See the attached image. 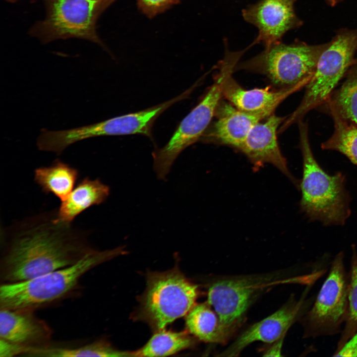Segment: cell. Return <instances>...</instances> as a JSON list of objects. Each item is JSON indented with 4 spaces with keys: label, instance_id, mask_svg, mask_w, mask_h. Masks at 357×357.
Wrapping results in <instances>:
<instances>
[{
    "label": "cell",
    "instance_id": "28",
    "mask_svg": "<svg viewBox=\"0 0 357 357\" xmlns=\"http://www.w3.org/2000/svg\"><path fill=\"white\" fill-rule=\"evenodd\" d=\"M167 0H143L144 2L149 6L159 5L166 2Z\"/></svg>",
    "mask_w": 357,
    "mask_h": 357
},
{
    "label": "cell",
    "instance_id": "17",
    "mask_svg": "<svg viewBox=\"0 0 357 357\" xmlns=\"http://www.w3.org/2000/svg\"><path fill=\"white\" fill-rule=\"evenodd\" d=\"M302 86L275 89L268 86L247 90L242 87L231 75L224 83L223 97L239 110L269 117L285 99Z\"/></svg>",
    "mask_w": 357,
    "mask_h": 357
},
{
    "label": "cell",
    "instance_id": "4",
    "mask_svg": "<svg viewBox=\"0 0 357 357\" xmlns=\"http://www.w3.org/2000/svg\"><path fill=\"white\" fill-rule=\"evenodd\" d=\"M136 317L156 331L187 314L198 295L192 283L177 266L165 272H150Z\"/></svg>",
    "mask_w": 357,
    "mask_h": 357
},
{
    "label": "cell",
    "instance_id": "8",
    "mask_svg": "<svg viewBox=\"0 0 357 357\" xmlns=\"http://www.w3.org/2000/svg\"><path fill=\"white\" fill-rule=\"evenodd\" d=\"M105 0H44L46 16L30 33L43 43L69 38L95 42L97 16Z\"/></svg>",
    "mask_w": 357,
    "mask_h": 357
},
{
    "label": "cell",
    "instance_id": "14",
    "mask_svg": "<svg viewBox=\"0 0 357 357\" xmlns=\"http://www.w3.org/2000/svg\"><path fill=\"white\" fill-rule=\"evenodd\" d=\"M287 117L273 114L256 123L238 150L246 156L254 169L257 170L266 164H270L294 182L277 140L278 128Z\"/></svg>",
    "mask_w": 357,
    "mask_h": 357
},
{
    "label": "cell",
    "instance_id": "23",
    "mask_svg": "<svg viewBox=\"0 0 357 357\" xmlns=\"http://www.w3.org/2000/svg\"><path fill=\"white\" fill-rule=\"evenodd\" d=\"M29 356L37 357H133L132 352L119 351L103 340L75 348H52L48 346L32 349Z\"/></svg>",
    "mask_w": 357,
    "mask_h": 357
},
{
    "label": "cell",
    "instance_id": "5",
    "mask_svg": "<svg viewBox=\"0 0 357 357\" xmlns=\"http://www.w3.org/2000/svg\"><path fill=\"white\" fill-rule=\"evenodd\" d=\"M328 45H288L278 42L265 47L262 52L252 58L238 63L235 71L245 70L262 74L278 88L306 85Z\"/></svg>",
    "mask_w": 357,
    "mask_h": 357
},
{
    "label": "cell",
    "instance_id": "11",
    "mask_svg": "<svg viewBox=\"0 0 357 357\" xmlns=\"http://www.w3.org/2000/svg\"><path fill=\"white\" fill-rule=\"evenodd\" d=\"M262 286V278L242 277L218 281L209 288L207 303L227 336L241 320Z\"/></svg>",
    "mask_w": 357,
    "mask_h": 357
},
{
    "label": "cell",
    "instance_id": "3",
    "mask_svg": "<svg viewBox=\"0 0 357 357\" xmlns=\"http://www.w3.org/2000/svg\"><path fill=\"white\" fill-rule=\"evenodd\" d=\"M298 123L303 158L301 210L325 224H342L349 214L344 177L341 174L329 175L321 168L311 150L306 124L301 120Z\"/></svg>",
    "mask_w": 357,
    "mask_h": 357
},
{
    "label": "cell",
    "instance_id": "7",
    "mask_svg": "<svg viewBox=\"0 0 357 357\" xmlns=\"http://www.w3.org/2000/svg\"><path fill=\"white\" fill-rule=\"evenodd\" d=\"M357 50V30L340 32L321 54L315 71L306 85L302 100L283 122L281 133L292 123L301 120L308 111L326 102L336 86L353 64Z\"/></svg>",
    "mask_w": 357,
    "mask_h": 357
},
{
    "label": "cell",
    "instance_id": "22",
    "mask_svg": "<svg viewBox=\"0 0 357 357\" xmlns=\"http://www.w3.org/2000/svg\"><path fill=\"white\" fill-rule=\"evenodd\" d=\"M192 340L184 332L164 329L157 331L141 349L133 352V357L168 356L189 347Z\"/></svg>",
    "mask_w": 357,
    "mask_h": 357
},
{
    "label": "cell",
    "instance_id": "26",
    "mask_svg": "<svg viewBox=\"0 0 357 357\" xmlns=\"http://www.w3.org/2000/svg\"><path fill=\"white\" fill-rule=\"evenodd\" d=\"M29 349L22 345L0 338V357H10L26 354Z\"/></svg>",
    "mask_w": 357,
    "mask_h": 357
},
{
    "label": "cell",
    "instance_id": "19",
    "mask_svg": "<svg viewBox=\"0 0 357 357\" xmlns=\"http://www.w3.org/2000/svg\"><path fill=\"white\" fill-rule=\"evenodd\" d=\"M78 177L76 169L59 160L50 166L36 169L34 174L35 181L42 191L53 194L61 201L72 191Z\"/></svg>",
    "mask_w": 357,
    "mask_h": 357
},
{
    "label": "cell",
    "instance_id": "13",
    "mask_svg": "<svg viewBox=\"0 0 357 357\" xmlns=\"http://www.w3.org/2000/svg\"><path fill=\"white\" fill-rule=\"evenodd\" d=\"M305 299L303 296L298 300L290 299L280 309L247 328L219 356H237L253 342L273 343L285 337L290 327L305 311L308 302Z\"/></svg>",
    "mask_w": 357,
    "mask_h": 357
},
{
    "label": "cell",
    "instance_id": "15",
    "mask_svg": "<svg viewBox=\"0 0 357 357\" xmlns=\"http://www.w3.org/2000/svg\"><path fill=\"white\" fill-rule=\"evenodd\" d=\"M215 117L216 120L210 124L200 140L227 145L237 150L252 127L268 117L264 114L239 110L223 98L217 108Z\"/></svg>",
    "mask_w": 357,
    "mask_h": 357
},
{
    "label": "cell",
    "instance_id": "30",
    "mask_svg": "<svg viewBox=\"0 0 357 357\" xmlns=\"http://www.w3.org/2000/svg\"><path fill=\"white\" fill-rule=\"evenodd\" d=\"M6 0L8 1V2H16L17 0Z\"/></svg>",
    "mask_w": 357,
    "mask_h": 357
},
{
    "label": "cell",
    "instance_id": "24",
    "mask_svg": "<svg viewBox=\"0 0 357 357\" xmlns=\"http://www.w3.org/2000/svg\"><path fill=\"white\" fill-rule=\"evenodd\" d=\"M334 122L332 135L321 147L324 149L338 151L357 165V125L343 120L334 113H330Z\"/></svg>",
    "mask_w": 357,
    "mask_h": 357
},
{
    "label": "cell",
    "instance_id": "29",
    "mask_svg": "<svg viewBox=\"0 0 357 357\" xmlns=\"http://www.w3.org/2000/svg\"><path fill=\"white\" fill-rule=\"evenodd\" d=\"M329 2H330L331 4H334L336 3L339 0H327Z\"/></svg>",
    "mask_w": 357,
    "mask_h": 357
},
{
    "label": "cell",
    "instance_id": "20",
    "mask_svg": "<svg viewBox=\"0 0 357 357\" xmlns=\"http://www.w3.org/2000/svg\"><path fill=\"white\" fill-rule=\"evenodd\" d=\"M185 322L189 332L202 341L219 343L228 336L218 316L208 303L195 304L187 313Z\"/></svg>",
    "mask_w": 357,
    "mask_h": 357
},
{
    "label": "cell",
    "instance_id": "25",
    "mask_svg": "<svg viewBox=\"0 0 357 357\" xmlns=\"http://www.w3.org/2000/svg\"><path fill=\"white\" fill-rule=\"evenodd\" d=\"M349 308L347 320L341 331V335L335 353L357 333V253L354 250L349 274Z\"/></svg>",
    "mask_w": 357,
    "mask_h": 357
},
{
    "label": "cell",
    "instance_id": "12",
    "mask_svg": "<svg viewBox=\"0 0 357 357\" xmlns=\"http://www.w3.org/2000/svg\"><path fill=\"white\" fill-rule=\"evenodd\" d=\"M296 0H260L242 10V16L258 29L255 40L265 47L281 41L284 34L300 24L294 5Z\"/></svg>",
    "mask_w": 357,
    "mask_h": 357
},
{
    "label": "cell",
    "instance_id": "16",
    "mask_svg": "<svg viewBox=\"0 0 357 357\" xmlns=\"http://www.w3.org/2000/svg\"><path fill=\"white\" fill-rule=\"evenodd\" d=\"M51 335L49 326L32 311L0 308V338L24 346L29 351L48 346Z\"/></svg>",
    "mask_w": 357,
    "mask_h": 357
},
{
    "label": "cell",
    "instance_id": "2",
    "mask_svg": "<svg viewBox=\"0 0 357 357\" xmlns=\"http://www.w3.org/2000/svg\"><path fill=\"white\" fill-rule=\"evenodd\" d=\"M126 252L124 246L105 250L92 249L72 265L27 280L2 283L0 308L33 311L70 292L93 268Z\"/></svg>",
    "mask_w": 357,
    "mask_h": 357
},
{
    "label": "cell",
    "instance_id": "18",
    "mask_svg": "<svg viewBox=\"0 0 357 357\" xmlns=\"http://www.w3.org/2000/svg\"><path fill=\"white\" fill-rule=\"evenodd\" d=\"M110 193V187L100 179H83L61 203L57 211L58 221L71 223L83 211L104 203Z\"/></svg>",
    "mask_w": 357,
    "mask_h": 357
},
{
    "label": "cell",
    "instance_id": "27",
    "mask_svg": "<svg viewBox=\"0 0 357 357\" xmlns=\"http://www.w3.org/2000/svg\"><path fill=\"white\" fill-rule=\"evenodd\" d=\"M284 337L281 338L275 342L265 352L264 356L266 357H278L281 356L282 347Z\"/></svg>",
    "mask_w": 357,
    "mask_h": 357
},
{
    "label": "cell",
    "instance_id": "6",
    "mask_svg": "<svg viewBox=\"0 0 357 357\" xmlns=\"http://www.w3.org/2000/svg\"><path fill=\"white\" fill-rule=\"evenodd\" d=\"M235 67V63L230 60L220 61L214 82L203 98L181 120L168 143L152 153L153 169L158 179L165 180L180 153L200 139L215 116L223 98L224 83L232 75Z\"/></svg>",
    "mask_w": 357,
    "mask_h": 357
},
{
    "label": "cell",
    "instance_id": "10",
    "mask_svg": "<svg viewBox=\"0 0 357 357\" xmlns=\"http://www.w3.org/2000/svg\"><path fill=\"white\" fill-rule=\"evenodd\" d=\"M193 90L191 87L180 95L149 108L115 117L97 123L68 130L62 139L68 145L90 137L105 135L139 134L152 137V128L157 118L176 103L186 98Z\"/></svg>",
    "mask_w": 357,
    "mask_h": 357
},
{
    "label": "cell",
    "instance_id": "21",
    "mask_svg": "<svg viewBox=\"0 0 357 357\" xmlns=\"http://www.w3.org/2000/svg\"><path fill=\"white\" fill-rule=\"evenodd\" d=\"M326 102L330 113L357 125V62L341 87Z\"/></svg>",
    "mask_w": 357,
    "mask_h": 357
},
{
    "label": "cell",
    "instance_id": "9",
    "mask_svg": "<svg viewBox=\"0 0 357 357\" xmlns=\"http://www.w3.org/2000/svg\"><path fill=\"white\" fill-rule=\"evenodd\" d=\"M348 286L349 274L340 252L334 259L313 305L305 313V337L333 335L341 331L348 314Z\"/></svg>",
    "mask_w": 357,
    "mask_h": 357
},
{
    "label": "cell",
    "instance_id": "1",
    "mask_svg": "<svg viewBox=\"0 0 357 357\" xmlns=\"http://www.w3.org/2000/svg\"><path fill=\"white\" fill-rule=\"evenodd\" d=\"M2 283L32 279L72 265L93 249L87 235L57 219V211L28 218L3 233Z\"/></svg>",
    "mask_w": 357,
    "mask_h": 357
}]
</instances>
